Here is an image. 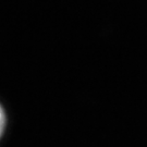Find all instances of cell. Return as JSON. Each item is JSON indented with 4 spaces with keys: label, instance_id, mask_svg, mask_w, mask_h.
I'll return each instance as SVG.
<instances>
[{
    "label": "cell",
    "instance_id": "obj_1",
    "mask_svg": "<svg viewBox=\"0 0 147 147\" xmlns=\"http://www.w3.org/2000/svg\"><path fill=\"white\" fill-rule=\"evenodd\" d=\"M5 125V111H3V108L0 105V136L3 133Z\"/></svg>",
    "mask_w": 147,
    "mask_h": 147
}]
</instances>
